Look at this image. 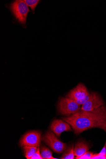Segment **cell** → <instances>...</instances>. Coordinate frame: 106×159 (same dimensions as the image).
Instances as JSON below:
<instances>
[{
    "instance_id": "cell-16",
    "label": "cell",
    "mask_w": 106,
    "mask_h": 159,
    "mask_svg": "<svg viewBox=\"0 0 106 159\" xmlns=\"http://www.w3.org/2000/svg\"><path fill=\"white\" fill-rule=\"evenodd\" d=\"M42 159L41 156L39 147L37 148V150L34 154L30 158V159Z\"/></svg>"
},
{
    "instance_id": "cell-12",
    "label": "cell",
    "mask_w": 106,
    "mask_h": 159,
    "mask_svg": "<svg viewBox=\"0 0 106 159\" xmlns=\"http://www.w3.org/2000/svg\"><path fill=\"white\" fill-rule=\"evenodd\" d=\"M37 148V147L25 146L23 147V150L25 157L27 159H30L36 152Z\"/></svg>"
},
{
    "instance_id": "cell-10",
    "label": "cell",
    "mask_w": 106,
    "mask_h": 159,
    "mask_svg": "<svg viewBox=\"0 0 106 159\" xmlns=\"http://www.w3.org/2000/svg\"><path fill=\"white\" fill-rule=\"evenodd\" d=\"M74 144L69 146L65 150L60 159H73L74 158Z\"/></svg>"
},
{
    "instance_id": "cell-6",
    "label": "cell",
    "mask_w": 106,
    "mask_h": 159,
    "mask_svg": "<svg viewBox=\"0 0 106 159\" xmlns=\"http://www.w3.org/2000/svg\"><path fill=\"white\" fill-rule=\"evenodd\" d=\"M89 99L82 105L81 110L90 111L104 105L103 100L97 93L92 92Z\"/></svg>"
},
{
    "instance_id": "cell-7",
    "label": "cell",
    "mask_w": 106,
    "mask_h": 159,
    "mask_svg": "<svg viewBox=\"0 0 106 159\" xmlns=\"http://www.w3.org/2000/svg\"><path fill=\"white\" fill-rule=\"evenodd\" d=\"M50 129L58 138H60V134L63 132L72 130L69 125L59 120H55L53 122Z\"/></svg>"
},
{
    "instance_id": "cell-9",
    "label": "cell",
    "mask_w": 106,
    "mask_h": 159,
    "mask_svg": "<svg viewBox=\"0 0 106 159\" xmlns=\"http://www.w3.org/2000/svg\"><path fill=\"white\" fill-rule=\"evenodd\" d=\"M89 148L86 143L81 141L78 142L75 145L74 150V155L80 157L88 151Z\"/></svg>"
},
{
    "instance_id": "cell-17",
    "label": "cell",
    "mask_w": 106,
    "mask_h": 159,
    "mask_svg": "<svg viewBox=\"0 0 106 159\" xmlns=\"http://www.w3.org/2000/svg\"><path fill=\"white\" fill-rule=\"evenodd\" d=\"M91 159H106V156L99 155V153L94 154Z\"/></svg>"
},
{
    "instance_id": "cell-5",
    "label": "cell",
    "mask_w": 106,
    "mask_h": 159,
    "mask_svg": "<svg viewBox=\"0 0 106 159\" xmlns=\"http://www.w3.org/2000/svg\"><path fill=\"white\" fill-rule=\"evenodd\" d=\"M41 133L39 131H33L26 134L21 139L20 145L38 147L41 142Z\"/></svg>"
},
{
    "instance_id": "cell-14",
    "label": "cell",
    "mask_w": 106,
    "mask_h": 159,
    "mask_svg": "<svg viewBox=\"0 0 106 159\" xmlns=\"http://www.w3.org/2000/svg\"><path fill=\"white\" fill-rule=\"evenodd\" d=\"M91 95V94H90L88 92L86 95L83 98L74 101L79 105H83L89 99Z\"/></svg>"
},
{
    "instance_id": "cell-4",
    "label": "cell",
    "mask_w": 106,
    "mask_h": 159,
    "mask_svg": "<svg viewBox=\"0 0 106 159\" xmlns=\"http://www.w3.org/2000/svg\"><path fill=\"white\" fill-rule=\"evenodd\" d=\"M42 139L54 152L57 153H62L67 148V144L59 140L51 131L45 133Z\"/></svg>"
},
{
    "instance_id": "cell-8",
    "label": "cell",
    "mask_w": 106,
    "mask_h": 159,
    "mask_svg": "<svg viewBox=\"0 0 106 159\" xmlns=\"http://www.w3.org/2000/svg\"><path fill=\"white\" fill-rule=\"evenodd\" d=\"M88 92L86 87L80 83L70 91L67 98L73 100L79 99L84 97Z\"/></svg>"
},
{
    "instance_id": "cell-18",
    "label": "cell",
    "mask_w": 106,
    "mask_h": 159,
    "mask_svg": "<svg viewBox=\"0 0 106 159\" xmlns=\"http://www.w3.org/2000/svg\"><path fill=\"white\" fill-rule=\"evenodd\" d=\"M99 154L101 155L106 156V140L104 146Z\"/></svg>"
},
{
    "instance_id": "cell-2",
    "label": "cell",
    "mask_w": 106,
    "mask_h": 159,
    "mask_svg": "<svg viewBox=\"0 0 106 159\" xmlns=\"http://www.w3.org/2000/svg\"><path fill=\"white\" fill-rule=\"evenodd\" d=\"M8 8L17 21L25 27L30 10L24 1L21 0L13 1L9 5Z\"/></svg>"
},
{
    "instance_id": "cell-1",
    "label": "cell",
    "mask_w": 106,
    "mask_h": 159,
    "mask_svg": "<svg viewBox=\"0 0 106 159\" xmlns=\"http://www.w3.org/2000/svg\"><path fill=\"white\" fill-rule=\"evenodd\" d=\"M62 120L71 126L76 134L94 128L101 129L106 133V107L103 105L90 111H79Z\"/></svg>"
},
{
    "instance_id": "cell-3",
    "label": "cell",
    "mask_w": 106,
    "mask_h": 159,
    "mask_svg": "<svg viewBox=\"0 0 106 159\" xmlns=\"http://www.w3.org/2000/svg\"><path fill=\"white\" fill-rule=\"evenodd\" d=\"M59 112L62 115L68 116L80 111V105L74 100L67 98H62L59 100L58 104Z\"/></svg>"
},
{
    "instance_id": "cell-13",
    "label": "cell",
    "mask_w": 106,
    "mask_h": 159,
    "mask_svg": "<svg viewBox=\"0 0 106 159\" xmlns=\"http://www.w3.org/2000/svg\"><path fill=\"white\" fill-rule=\"evenodd\" d=\"M26 5L31 8L32 13H35V11L36 6L40 2V1L38 0H25L24 1Z\"/></svg>"
},
{
    "instance_id": "cell-11",
    "label": "cell",
    "mask_w": 106,
    "mask_h": 159,
    "mask_svg": "<svg viewBox=\"0 0 106 159\" xmlns=\"http://www.w3.org/2000/svg\"><path fill=\"white\" fill-rule=\"evenodd\" d=\"M40 155L43 159H57L53 157L52 155V153L48 148L42 146L40 149Z\"/></svg>"
},
{
    "instance_id": "cell-15",
    "label": "cell",
    "mask_w": 106,
    "mask_h": 159,
    "mask_svg": "<svg viewBox=\"0 0 106 159\" xmlns=\"http://www.w3.org/2000/svg\"><path fill=\"white\" fill-rule=\"evenodd\" d=\"M94 153L90 152H87L84 154L80 157H76V159H91L94 155Z\"/></svg>"
}]
</instances>
